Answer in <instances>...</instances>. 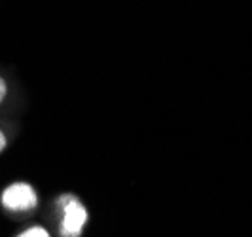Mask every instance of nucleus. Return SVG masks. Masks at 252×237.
I'll list each match as a JSON object with an SVG mask.
<instances>
[{
    "mask_svg": "<svg viewBox=\"0 0 252 237\" xmlns=\"http://www.w3.org/2000/svg\"><path fill=\"white\" fill-rule=\"evenodd\" d=\"M17 237H51L50 232L42 226H32V228H27L25 232H21Z\"/></svg>",
    "mask_w": 252,
    "mask_h": 237,
    "instance_id": "7ed1b4c3",
    "label": "nucleus"
},
{
    "mask_svg": "<svg viewBox=\"0 0 252 237\" xmlns=\"http://www.w3.org/2000/svg\"><path fill=\"white\" fill-rule=\"evenodd\" d=\"M57 205L63 209V220L59 226L61 237H80L88 224V209L72 194H64L57 200Z\"/></svg>",
    "mask_w": 252,
    "mask_h": 237,
    "instance_id": "f257e3e1",
    "label": "nucleus"
},
{
    "mask_svg": "<svg viewBox=\"0 0 252 237\" xmlns=\"http://www.w3.org/2000/svg\"><path fill=\"white\" fill-rule=\"evenodd\" d=\"M0 201L8 211H32L38 205V196L31 184L15 182L2 192Z\"/></svg>",
    "mask_w": 252,
    "mask_h": 237,
    "instance_id": "f03ea898",
    "label": "nucleus"
},
{
    "mask_svg": "<svg viewBox=\"0 0 252 237\" xmlns=\"http://www.w3.org/2000/svg\"><path fill=\"white\" fill-rule=\"evenodd\" d=\"M6 91H8V88H6V82H4V78H0V102L4 101V97H6Z\"/></svg>",
    "mask_w": 252,
    "mask_h": 237,
    "instance_id": "20e7f679",
    "label": "nucleus"
},
{
    "mask_svg": "<svg viewBox=\"0 0 252 237\" xmlns=\"http://www.w3.org/2000/svg\"><path fill=\"white\" fill-rule=\"evenodd\" d=\"M6 148V137H4V133L0 131V152Z\"/></svg>",
    "mask_w": 252,
    "mask_h": 237,
    "instance_id": "39448f33",
    "label": "nucleus"
}]
</instances>
